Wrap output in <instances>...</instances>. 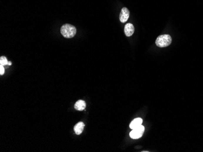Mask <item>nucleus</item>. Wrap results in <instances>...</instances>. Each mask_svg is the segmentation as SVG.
Returning <instances> with one entry per match:
<instances>
[{"label": "nucleus", "mask_w": 203, "mask_h": 152, "mask_svg": "<svg viewBox=\"0 0 203 152\" xmlns=\"http://www.w3.org/2000/svg\"><path fill=\"white\" fill-rule=\"evenodd\" d=\"M4 71L5 70H4V66L2 65H0V75H3L4 74Z\"/></svg>", "instance_id": "10"}, {"label": "nucleus", "mask_w": 203, "mask_h": 152, "mask_svg": "<svg viewBox=\"0 0 203 152\" xmlns=\"http://www.w3.org/2000/svg\"><path fill=\"white\" fill-rule=\"evenodd\" d=\"M130 16V11L126 7H123L122 8L121 12L120 13L119 19L120 22L122 23H125Z\"/></svg>", "instance_id": "4"}, {"label": "nucleus", "mask_w": 203, "mask_h": 152, "mask_svg": "<svg viewBox=\"0 0 203 152\" xmlns=\"http://www.w3.org/2000/svg\"><path fill=\"white\" fill-rule=\"evenodd\" d=\"M8 62H8L6 57L3 56L0 58V65H2L3 66H4L8 64Z\"/></svg>", "instance_id": "9"}, {"label": "nucleus", "mask_w": 203, "mask_h": 152, "mask_svg": "<svg viewBox=\"0 0 203 152\" xmlns=\"http://www.w3.org/2000/svg\"><path fill=\"white\" fill-rule=\"evenodd\" d=\"M8 65L11 66V65H12V62H11V61H9V62H8Z\"/></svg>", "instance_id": "11"}, {"label": "nucleus", "mask_w": 203, "mask_h": 152, "mask_svg": "<svg viewBox=\"0 0 203 152\" xmlns=\"http://www.w3.org/2000/svg\"><path fill=\"white\" fill-rule=\"evenodd\" d=\"M60 32L66 38H72L76 35L77 29L71 24H66L62 25L60 29Z\"/></svg>", "instance_id": "1"}, {"label": "nucleus", "mask_w": 203, "mask_h": 152, "mask_svg": "<svg viewBox=\"0 0 203 152\" xmlns=\"http://www.w3.org/2000/svg\"><path fill=\"white\" fill-rule=\"evenodd\" d=\"M86 106V104L85 101L83 100H78L76 103L74 105V108L77 110L82 111L85 109Z\"/></svg>", "instance_id": "7"}, {"label": "nucleus", "mask_w": 203, "mask_h": 152, "mask_svg": "<svg viewBox=\"0 0 203 152\" xmlns=\"http://www.w3.org/2000/svg\"><path fill=\"white\" fill-rule=\"evenodd\" d=\"M142 118H136L131 122V124H130V129L133 130V129L139 127V126H140V125H142Z\"/></svg>", "instance_id": "8"}, {"label": "nucleus", "mask_w": 203, "mask_h": 152, "mask_svg": "<svg viewBox=\"0 0 203 152\" xmlns=\"http://www.w3.org/2000/svg\"><path fill=\"white\" fill-rule=\"evenodd\" d=\"M124 32L127 37H131V36L135 32L134 25L130 23L127 24L125 26Z\"/></svg>", "instance_id": "5"}, {"label": "nucleus", "mask_w": 203, "mask_h": 152, "mask_svg": "<svg viewBox=\"0 0 203 152\" xmlns=\"http://www.w3.org/2000/svg\"><path fill=\"white\" fill-rule=\"evenodd\" d=\"M172 39L169 35H162L159 36L156 40V46L159 47H165L172 43Z\"/></svg>", "instance_id": "2"}, {"label": "nucleus", "mask_w": 203, "mask_h": 152, "mask_svg": "<svg viewBox=\"0 0 203 152\" xmlns=\"http://www.w3.org/2000/svg\"><path fill=\"white\" fill-rule=\"evenodd\" d=\"M144 130L145 127L143 126H142V125H140L139 127L133 129V130L130 133V136L132 139H139L142 137Z\"/></svg>", "instance_id": "3"}, {"label": "nucleus", "mask_w": 203, "mask_h": 152, "mask_svg": "<svg viewBox=\"0 0 203 152\" xmlns=\"http://www.w3.org/2000/svg\"><path fill=\"white\" fill-rule=\"evenodd\" d=\"M84 127H85V124L83 122H78L74 127V130L76 135H80L84 129Z\"/></svg>", "instance_id": "6"}]
</instances>
